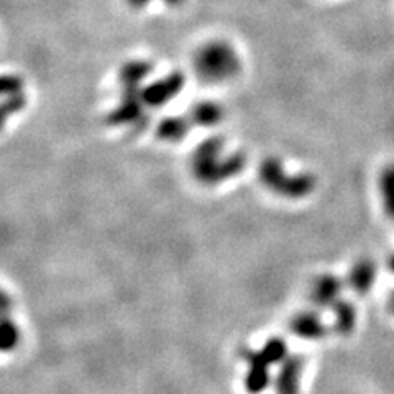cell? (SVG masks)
Listing matches in <instances>:
<instances>
[{
  "mask_svg": "<svg viewBox=\"0 0 394 394\" xmlns=\"http://www.w3.org/2000/svg\"><path fill=\"white\" fill-rule=\"evenodd\" d=\"M260 178L266 188L288 199H301L314 188L311 176H286L278 161H266L261 165Z\"/></svg>",
  "mask_w": 394,
  "mask_h": 394,
  "instance_id": "obj_1",
  "label": "cell"
},
{
  "mask_svg": "<svg viewBox=\"0 0 394 394\" xmlns=\"http://www.w3.org/2000/svg\"><path fill=\"white\" fill-rule=\"evenodd\" d=\"M217 147L214 145H207L196 155L194 161V173L202 183H219L222 179H227L242 167V158L230 156L225 161H217Z\"/></svg>",
  "mask_w": 394,
  "mask_h": 394,
  "instance_id": "obj_2",
  "label": "cell"
},
{
  "mask_svg": "<svg viewBox=\"0 0 394 394\" xmlns=\"http://www.w3.org/2000/svg\"><path fill=\"white\" fill-rule=\"evenodd\" d=\"M248 370L245 375V389L250 394H260L270 386V366L260 350H250L245 353Z\"/></svg>",
  "mask_w": 394,
  "mask_h": 394,
  "instance_id": "obj_3",
  "label": "cell"
},
{
  "mask_svg": "<svg viewBox=\"0 0 394 394\" xmlns=\"http://www.w3.org/2000/svg\"><path fill=\"white\" fill-rule=\"evenodd\" d=\"M201 69L207 78L220 79L235 71V56L225 48H209L201 56Z\"/></svg>",
  "mask_w": 394,
  "mask_h": 394,
  "instance_id": "obj_4",
  "label": "cell"
},
{
  "mask_svg": "<svg viewBox=\"0 0 394 394\" xmlns=\"http://www.w3.org/2000/svg\"><path fill=\"white\" fill-rule=\"evenodd\" d=\"M304 370V360L299 355H291L281 363L276 375V394H299L301 375Z\"/></svg>",
  "mask_w": 394,
  "mask_h": 394,
  "instance_id": "obj_5",
  "label": "cell"
},
{
  "mask_svg": "<svg viewBox=\"0 0 394 394\" xmlns=\"http://www.w3.org/2000/svg\"><path fill=\"white\" fill-rule=\"evenodd\" d=\"M289 327H291L294 335L306 338V340H317V338H322L327 334V327H325L320 315L312 311L297 312L289 322Z\"/></svg>",
  "mask_w": 394,
  "mask_h": 394,
  "instance_id": "obj_6",
  "label": "cell"
},
{
  "mask_svg": "<svg viewBox=\"0 0 394 394\" xmlns=\"http://www.w3.org/2000/svg\"><path fill=\"white\" fill-rule=\"evenodd\" d=\"M342 291V283L334 274H320L314 281L311 289V301L317 307L334 306L338 301V294Z\"/></svg>",
  "mask_w": 394,
  "mask_h": 394,
  "instance_id": "obj_7",
  "label": "cell"
},
{
  "mask_svg": "<svg viewBox=\"0 0 394 394\" xmlns=\"http://www.w3.org/2000/svg\"><path fill=\"white\" fill-rule=\"evenodd\" d=\"M375 265L371 260H360L352 266L350 273H348V284L356 294H366L370 291V288L375 283Z\"/></svg>",
  "mask_w": 394,
  "mask_h": 394,
  "instance_id": "obj_8",
  "label": "cell"
},
{
  "mask_svg": "<svg viewBox=\"0 0 394 394\" xmlns=\"http://www.w3.org/2000/svg\"><path fill=\"white\" fill-rule=\"evenodd\" d=\"M332 307H334V314H335V320H334L335 332H338L342 335L352 334L356 324L355 307H353L348 301H340V299H338V301L335 302Z\"/></svg>",
  "mask_w": 394,
  "mask_h": 394,
  "instance_id": "obj_9",
  "label": "cell"
},
{
  "mask_svg": "<svg viewBox=\"0 0 394 394\" xmlns=\"http://www.w3.org/2000/svg\"><path fill=\"white\" fill-rule=\"evenodd\" d=\"M260 352L266 356V360H268L271 365L283 363V361L289 356L286 342H284L281 337L270 338V340L260 348Z\"/></svg>",
  "mask_w": 394,
  "mask_h": 394,
  "instance_id": "obj_10",
  "label": "cell"
},
{
  "mask_svg": "<svg viewBox=\"0 0 394 394\" xmlns=\"http://www.w3.org/2000/svg\"><path fill=\"white\" fill-rule=\"evenodd\" d=\"M0 342H2L3 352L13 350V348H17L18 342H20V330H18V325L13 322V319H10L8 314H3Z\"/></svg>",
  "mask_w": 394,
  "mask_h": 394,
  "instance_id": "obj_11",
  "label": "cell"
},
{
  "mask_svg": "<svg viewBox=\"0 0 394 394\" xmlns=\"http://www.w3.org/2000/svg\"><path fill=\"white\" fill-rule=\"evenodd\" d=\"M389 268H391V270L394 271V256L391 258V260H389Z\"/></svg>",
  "mask_w": 394,
  "mask_h": 394,
  "instance_id": "obj_12",
  "label": "cell"
}]
</instances>
